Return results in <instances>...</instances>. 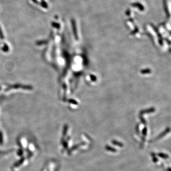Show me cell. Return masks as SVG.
Here are the masks:
<instances>
[{"label":"cell","mask_w":171,"mask_h":171,"mask_svg":"<svg viewBox=\"0 0 171 171\" xmlns=\"http://www.w3.org/2000/svg\"><path fill=\"white\" fill-rule=\"evenodd\" d=\"M18 153L19 155H21V154H22V153H23V152H22V151H20H20H19V152H18Z\"/></svg>","instance_id":"7a4b0ae2"},{"label":"cell","mask_w":171,"mask_h":171,"mask_svg":"<svg viewBox=\"0 0 171 171\" xmlns=\"http://www.w3.org/2000/svg\"><path fill=\"white\" fill-rule=\"evenodd\" d=\"M3 142V138H2V134L1 132H0V144H1Z\"/></svg>","instance_id":"6da1fadb"}]
</instances>
